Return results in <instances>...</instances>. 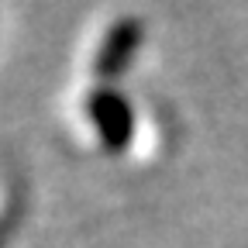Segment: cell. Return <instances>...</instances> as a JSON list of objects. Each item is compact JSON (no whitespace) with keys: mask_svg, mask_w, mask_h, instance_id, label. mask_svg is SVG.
I'll return each mask as SVG.
<instances>
[{"mask_svg":"<svg viewBox=\"0 0 248 248\" xmlns=\"http://www.w3.org/2000/svg\"><path fill=\"white\" fill-rule=\"evenodd\" d=\"M86 117L97 131V141L104 152H121L124 145L131 141L135 131V114L131 104L114 90H97L93 97L86 100Z\"/></svg>","mask_w":248,"mask_h":248,"instance_id":"cell-1","label":"cell"},{"mask_svg":"<svg viewBox=\"0 0 248 248\" xmlns=\"http://www.w3.org/2000/svg\"><path fill=\"white\" fill-rule=\"evenodd\" d=\"M138 38H141V24H135V21H121V24H114L107 45L100 48L97 73H100V76H107V73L124 69V62H128V48H131Z\"/></svg>","mask_w":248,"mask_h":248,"instance_id":"cell-2","label":"cell"}]
</instances>
